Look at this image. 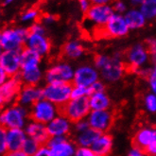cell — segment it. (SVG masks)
<instances>
[{
    "mask_svg": "<svg viewBox=\"0 0 156 156\" xmlns=\"http://www.w3.org/2000/svg\"><path fill=\"white\" fill-rule=\"evenodd\" d=\"M76 156H95V155L92 151H90L86 148H81V149L78 150Z\"/></svg>",
    "mask_w": 156,
    "mask_h": 156,
    "instance_id": "cell-41",
    "label": "cell"
},
{
    "mask_svg": "<svg viewBox=\"0 0 156 156\" xmlns=\"http://www.w3.org/2000/svg\"><path fill=\"white\" fill-rule=\"evenodd\" d=\"M114 14L113 7L110 5H92L85 13L87 19L98 25V27L105 26Z\"/></svg>",
    "mask_w": 156,
    "mask_h": 156,
    "instance_id": "cell-11",
    "label": "cell"
},
{
    "mask_svg": "<svg viewBox=\"0 0 156 156\" xmlns=\"http://www.w3.org/2000/svg\"><path fill=\"white\" fill-rule=\"evenodd\" d=\"M34 156H52L51 151L48 147H42V148L34 154Z\"/></svg>",
    "mask_w": 156,
    "mask_h": 156,
    "instance_id": "cell-40",
    "label": "cell"
},
{
    "mask_svg": "<svg viewBox=\"0 0 156 156\" xmlns=\"http://www.w3.org/2000/svg\"><path fill=\"white\" fill-rule=\"evenodd\" d=\"M112 7H113L115 13H117V14H123V13H126L127 12V6L122 0H115Z\"/></svg>",
    "mask_w": 156,
    "mask_h": 156,
    "instance_id": "cell-33",
    "label": "cell"
},
{
    "mask_svg": "<svg viewBox=\"0 0 156 156\" xmlns=\"http://www.w3.org/2000/svg\"><path fill=\"white\" fill-rule=\"evenodd\" d=\"M57 20V17L55 16V15H51V14H45L44 16V23H47V24H49V23H52L54 21H56Z\"/></svg>",
    "mask_w": 156,
    "mask_h": 156,
    "instance_id": "cell-45",
    "label": "cell"
},
{
    "mask_svg": "<svg viewBox=\"0 0 156 156\" xmlns=\"http://www.w3.org/2000/svg\"><path fill=\"white\" fill-rule=\"evenodd\" d=\"M101 135H102L101 132L92 129V128H88L85 131L80 132V134L77 138L76 143L82 147L92 146Z\"/></svg>",
    "mask_w": 156,
    "mask_h": 156,
    "instance_id": "cell-25",
    "label": "cell"
},
{
    "mask_svg": "<svg viewBox=\"0 0 156 156\" xmlns=\"http://www.w3.org/2000/svg\"><path fill=\"white\" fill-rule=\"evenodd\" d=\"M27 137L25 131L22 129H9L7 131L8 151H21Z\"/></svg>",
    "mask_w": 156,
    "mask_h": 156,
    "instance_id": "cell-19",
    "label": "cell"
},
{
    "mask_svg": "<svg viewBox=\"0 0 156 156\" xmlns=\"http://www.w3.org/2000/svg\"><path fill=\"white\" fill-rule=\"evenodd\" d=\"M113 137L110 134L101 135L92 145V151L98 156H109L112 151Z\"/></svg>",
    "mask_w": 156,
    "mask_h": 156,
    "instance_id": "cell-21",
    "label": "cell"
},
{
    "mask_svg": "<svg viewBox=\"0 0 156 156\" xmlns=\"http://www.w3.org/2000/svg\"><path fill=\"white\" fill-rule=\"evenodd\" d=\"M29 30H7L1 33V44L4 50H19L25 47L29 37Z\"/></svg>",
    "mask_w": 156,
    "mask_h": 156,
    "instance_id": "cell-6",
    "label": "cell"
},
{
    "mask_svg": "<svg viewBox=\"0 0 156 156\" xmlns=\"http://www.w3.org/2000/svg\"><path fill=\"white\" fill-rule=\"evenodd\" d=\"M129 156H144V154H142L141 152H139V151H137L133 150V151H132L129 153Z\"/></svg>",
    "mask_w": 156,
    "mask_h": 156,
    "instance_id": "cell-48",
    "label": "cell"
},
{
    "mask_svg": "<svg viewBox=\"0 0 156 156\" xmlns=\"http://www.w3.org/2000/svg\"><path fill=\"white\" fill-rule=\"evenodd\" d=\"M24 83L18 74L15 77L10 78L5 83L0 85V107L16 100Z\"/></svg>",
    "mask_w": 156,
    "mask_h": 156,
    "instance_id": "cell-9",
    "label": "cell"
},
{
    "mask_svg": "<svg viewBox=\"0 0 156 156\" xmlns=\"http://www.w3.org/2000/svg\"><path fill=\"white\" fill-rule=\"evenodd\" d=\"M125 20L129 26L130 30H137L141 29L146 24L147 19L143 13L140 12V10H136V9H133V10L127 11L124 14Z\"/></svg>",
    "mask_w": 156,
    "mask_h": 156,
    "instance_id": "cell-24",
    "label": "cell"
},
{
    "mask_svg": "<svg viewBox=\"0 0 156 156\" xmlns=\"http://www.w3.org/2000/svg\"><path fill=\"white\" fill-rule=\"evenodd\" d=\"M56 106L57 114L63 118H66L72 123H78L82 120L90 111V98L87 96L71 98L66 102Z\"/></svg>",
    "mask_w": 156,
    "mask_h": 156,
    "instance_id": "cell-1",
    "label": "cell"
},
{
    "mask_svg": "<svg viewBox=\"0 0 156 156\" xmlns=\"http://www.w3.org/2000/svg\"><path fill=\"white\" fill-rule=\"evenodd\" d=\"M2 49H3V48H2V44H1V34H0V55L2 54Z\"/></svg>",
    "mask_w": 156,
    "mask_h": 156,
    "instance_id": "cell-49",
    "label": "cell"
},
{
    "mask_svg": "<svg viewBox=\"0 0 156 156\" xmlns=\"http://www.w3.org/2000/svg\"><path fill=\"white\" fill-rule=\"evenodd\" d=\"M114 0H90L92 5H109L110 2Z\"/></svg>",
    "mask_w": 156,
    "mask_h": 156,
    "instance_id": "cell-44",
    "label": "cell"
},
{
    "mask_svg": "<svg viewBox=\"0 0 156 156\" xmlns=\"http://www.w3.org/2000/svg\"><path fill=\"white\" fill-rule=\"evenodd\" d=\"M26 47L43 56V55H45L49 52L51 44L50 41L44 35L30 33L29 37H27Z\"/></svg>",
    "mask_w": 156,
    "mask_h": 156,
    "instance_id": "cell-16",
    "label": "cell"
},
{
    "mask_svg": "<svg viewBox=\"0 0 156 156\" xmlns=\"http://www.w3.org/2000/svg\"><path fill=\"white\" fill-rule=\"evenodd\" d=\"M84 96H87V87L76 86L71 93V98H78Z\"/></svg>",
    "mask_w": 156,
    "mask_h": 156,
    "instance_id": "cell-34",
    "label": "cell"
},
{
    "mask_svg": "<svg viewBox=\"0 0 156 156\" xmlns=\"http://www.w3.org/2000/svg\"><path fill=\"white\" fill-rule=\"evenodd\" d=\"M13 0H6L5 1V4H9V3H11V2H12Z\"/></svg>",
    "mask_w": 156,
    "mask_h": 156,
    "instance_id": "cell-50",
    "label": "cell"
},
{
    "mask_svg": "<svg viewBox=\"0 0 156 156\" xmlns=\"http://www.w3.org/2000/svg\"><path fill=\"white\" fill-rule=\"evenodd\" d=\"M48 131L52 137L62 136L66 134H69L70 127L66 119L63 117H56L52 121H50L48 125Z\"/></svg>",
    "mask_w": 156,
    "mask_h": 156,
    "instance_id": "cell-22",
    "label": "cell"
},
{
    "mask_svg": "<svg viewBox=\"0 0 156 156\" xmlns=\"http://www.w3.org/2000/svg\"><path fill=\"white\" fill-rule=\"evenodd\" d=\"M95 66L101 71L103 77L108 80H117L124 74L121 53L113 57L96 54L94 56Z\"/></svg>",
    "mask_w": 156,
    "mask_h": 156,
    "instance_id": "cell-2",
    "label": "cell"
},
{
    "mask_svg": "<svg viewBox=\"0 0 156 156\" xmlns=\"http://www.w3.org/2000/svg\"><path fill=\"white\" fill-rule=\"evenodd\" d=\"M7 129L0 126V156H4L8 151L7 148Z\"/></svg>",
    "mask_w": 156,
    "mask_h": 156,
    "instance_id": "cell-31",
    "label": "cell"
},
{
    "mask_svg": "<svg viewBox=\"0 0 156 156\" xmlns=\"http://www.w3.org/2000/svg\"><path fill=\"white\" fill-rule=\"evenodd\" d=\"M29 117V111L24 106L13 104L0 113V126L9 129H22Z\"/></svg>",
    "mask_w": 156,
    "mask_h": 156,
    "instance_id": "cell-5",
    "label": "cell"
},
{
    "mask_svg": "<svg viewBox=\"0 0 156 156\" xmlns=\"http://www.w3.org/2000/svg\"><path fill=\"white\" fill-rule=\"evenodd\" d=\"M48 147L51 151L52 156H71L74 152L72 145L62 136L52 137Z\"/></svg>",
    "mask_w": 156,
    "mask_h": 156,
    "instance_id": "cell-17",
    "label": "cell"
},
{
    "mask_svg": "<svg viewBox=\"0 0 156 156\" xmlns=\"http://www.w3.org/2000/svg\"><path fill=\"white\" fill-rule=\"evenodd\" d=\"M140 12L143 13L147 20H152L156 18V0H150L139 7Z\"/></svg>",
    "mask_w": 156,
    "mask_h": 156,
    "instance_id": "cell-28",
    "label": "cell"
},
{
    "mask_svg": "<svg viewBox=\"0 0 156 156\" xmlns=\"http://www.w3.org/2000/svg\"><path fill=\"white\" fill-rule=\"evenodd\" d=\"M20 57H21V71H25V70H30L38 67L42 56L27 47H25L21 50Z\"/></svg>",
    "mask_w": 156,
    "mask_h": 156,
    "instance_id": "cell-20",
    "label": "cell"
},
{
    "mask_svg": "<svg viewBox=\"0 0 156 156\" xmlns=\"http://www.w3.org/2000/svg\"><path fill=\"white\" fill-rule=\"evenodd\" d=\"M96 156H98V155H96Z\"/></svg>",
    "mask_w": 156,
    "mask_h": 156,
    "instance_id": "cell-51",
    "label": "cell"
},
{
    "mask_svg": "<svg viewBox=\"0 0 156 156\" xmlns=\"http://www.w3.org/2000/svg\"><path fill=\"white\" fill-rule=\"evenodd\" d=\"M95 37L97 39H113L126 36L130 30L124 15L115 13L103 27H97Z\"/></svg>",
    "mask_w": 156,
    "mask_h": 156,
    "instance_id": "cell-3",
    "label": "cell"
},
{
    "mask_svg": "<svg viewBox=\"0 0 156 156\" xmlns=\"http://www.w3.org/2000/svg\"><path fill=\"white\" fill-rule=\"evenodd\" d=\"M105 90V85L100 81H96L91 86L87 87V96H93L95 94L103 93Z\"/></svg>",
    "mask_w": 156,
    "mask_h": 156,
    "instance_id": "cell-32",
    "label": "cell"
},
{
    "mask_svg": "<svg viewBox=\"0 0 156 156\" xmlns=\"http://www.w3.org/2000/svg\"><path fill=\"white\" fill-rule=\"evenodd\" d=\"M37 11L36 10H33V9H31V10H29L26 13L23 14L22 16V20L23 21H27V20H32L34 19V18L37 17Z\"/></svg>",
    "mask_w": 156,
    "mask_h": 156,
    "instance_id": "cell-38",
    "label": "cell"
},
{
    "mask_svg": "<svg viewBox=\"0 0 156 156\" xmlns=\"http://www.w3.org/2000/svg\"><path fill=\"white\" fill-rule=\"evenodd\" d=\"M19 76L24 84L37 86L39 81L42 79V73L39 67H36V68L30 69V70L20 71Z\"/></svg>",
    "mask_w": 156,
    "mask_h": 156,
    "instance_id": "cell-26",
    "label": "cell"
},
{
    "mask_svg": "<svg viewBox=\"0 0 156 156\" xmlns=\"http://www.w3.org/2000/svg\"><path fill=\"white\" fill-rule=\"evenodd\" d=\"M146 155L148 156H156V129L154 132V137L151 143V145L149 146L148 150H147Z\"/></svg>",
    "mask_w": 156,
    "mask_h": 156,
    "instance_id": "cell-36",
    "label": "cell"
},
{
    "mask_svg": "<svg viewBox=\"0 0 156 156\" xmlns=\"http://www.w3.org/2000/svg\"><path fill=\"white\" fill-rule=\"evenodd\" d=\"M73 71L67 65H59L49 68L45 73V80L48 83H61L70 81Z\"/></svg>",
    "mask_w": 156,
    "mask_h": 156,
    "instance_id": "cell-15",
    "label": "cell"
},
{
    "mask_svg": "<svg viewBox=\"0 0 156 156\" xmlns=\"http://www.w3.org/2000/svg\"><path fill=\"white\" fill-rule=\"evenodd\" d=\"M4 156H27V155L24 153L22 151H7Z\"/></svg>",
    "mask_w": 156,
    "mask_h": 156,
    "instance_id": "cell-46",
    "label": "cell"
},
{
    "mask_svg": "<svg viewBox=\"0 0 156 156\" xmlns=\"http://www.w3.org/2000/svg\"><path fill=\"white\" fill-rule=\"evenodd\" d=\"M117 115V110H113V111H94L89 118L90 128L101 133H109L115 124Z\"/></svg>",
    "mask_w": 156,
    "mask_h": 156,
    "instance_id": "cell-7",
    "label": "cell"
},
{
    "mask_svg": "<svg viewBox=\"0 0 156 156\" xmlns=\"http://www.w3.org/2000/svg\"><path fill=\"white\" fill-rule=\"evenodd\" d=\"M42 147L33 139L30 138V137H27V139L22 147V151L26 153L27 156H34V154L37 152Z\"/></svg>",
    "mask_w": 156,
    "mask_h": 156,
    "instance_id": "cell-29",
    "label": "cell"
},
{
    "mask_svg": "<svg viewBox=\"0 0 156 156\" xmlns=\"http://www.w3.org/2000/svg\"><path fill=\"white\" fill-rule=\"evenodd\" d=\"M156 129V126H153L152 129L149 128H142V129L137 131L132 138V146L133 148L141 152L142 154L146 155L147 150L149 146L151 145L153 137H154V132Z\"/></svg>",
    "mask_w": 156,
    "mask_h": 156,
    "instance_id": "cell-13",
    "label": "cell"
},
{
    "mask_svg": "<svg viewBox=\"0 0 156 156\" xmlns=\"http://www.w3.org/2000/svg\"><path fill=\"white\" fill-rule=\"evenodd\" d=\"M25 133L27 137L36 141L41 147H48V144L52 138L47 127L44 124L34 121H31L27 125Z\"/></svg>",
    "mask_w": 156,
    "mask_h": 156,
    "instance_id": "cell-12",
    "label": "cell"
},
{
    "mask_svg": "<svg viewBox=\"0 0 156 156\" xmlns=\"http://www.w3.org/2000/svg\"><path fill=\"white\" fill-rule=\"evenodd\" d=\"M43 99V90L37 86L24 84L16 98L17 104L21 106H32L39 100Z\"/></svg>",
    "mask_w": 156,
    "mask_h": 156,
    "instance_id": "cell-14",
    "label": "cell"
},
{
    "mask_svg": "<svg viewBox=\"0 0 156 156\" xmlns=\"http://www.w3.org/2000/svg\"><path fill=\"white\" fill-rule=\"evenodd\" d=\"M110 105L111 100L103 93L95 94L90 98V107L94 111H104Z\"/></svg>",
    "mask_w": 156,
    "mask_h": 156,
    "instance_id": "cell-27",
    "label": "cell"
},
{
    "mask_svg": "<svg viewBox=\"0 0 156 156\" xmlns=\"http://www.w3.org/2000/svg\"><path fill=\"white\" fill-rule=\"evenodd\" d=\"M150 81H151V85L152 90L154 91V93L156 94V63H155L154 69L152 70V74H151Z\"/></svg>",
    "mask_w": 156,
    "mask_h": 156,
    "instance_id": "cell-42",
    "label": "cell"
},
{
    "mask_svg": "<svg viewBox=\"0 0 156 156\" xmlns=\"http://www.w3.org/2000/svg\"><path fill=\"white\" fill-rule=\"evenodd\" d=\"M56 112V106L45 99H41L31 106L30 111H29V117L31 121L45 124L49 123L54 119Z\"/></svg>",
    "mask_w": 156,
    "mask_h": 156,
    "instance_id": "cell-8",
    "label": "cell"
},
{
    "mask_svg": "<svg viewBox=\"0 0 156 156\" xmlns=\"http://www.w3.org/2000/svg\"><path fill=\"white\" fill-rule=\"evenodd\" d=\"M10 79L9 78V76L7 75V73L5 72V70L1 67V66H0V85H2L3 83H5V82Z\"/></svg>",
    "mask_w": 156,
    "mask_h": 156,
    "instance_id": "cell-43",
    "label": "cell"
},
{
    "mask_svg": "<svg viewBox=\"0 0 156 156\" xmlns=\"http://www.w3.org/2000/svg\"><path fill=\"white\" fill-rule=\"evenodd\" d=\"M75 87L76 85L73 80L61 83H48L42 89L43 98L55 105L65 103L71 98V93Z\"/></svg>",
    "mask_w": 156,
    "mask_h": 156,
    "instance_id": "cell-4",
    "label": "cell"
},
{
    "mask_svg": "<svg viewBox=\"0 0 156 156\" xmlns=\"http://www.w3.org/2000/svg\"><path fill=\"white\" fill-rule=\"evenodd\" d=\"M84 52V48L78 41H69L62 45L61 54L62 57L67 59H77Z\"/></svg>",
    "mask_w": 156,
    "mask_h": 156,
    "instance_id": "cell-23",
    "label": "cell"
},
{
    "mask_svg": "<svg viewBox=\"0 0 156 156\" xmlns=\"http://www.w3.org/2000/svg\"><path fill=\"white\" fill-rule=\"evenodd\" d=\"M79 5L80 8V11L83 13H86L92 6L90 0H79Z\"/></svg>",
    "mask_w": 156,
    "mask_h": 156,
    "instance_id": "cell-39",
    "label": "cell"
},
{
    "mask_svg": "<svg viewBox=\"0 0 156 156\" xmlns=\"http://www.w3.org/2000/svg\"><path fill=\"white\" fill-rule=\"evenodd\" d=\"M21 51L4 50L0 55V66L5 70L9 78L17 76L21 71Z\"/></svg>",
    "mask_w": 156,
    "mask_h": 156,
    "instance_id": "cell-10",
    "label": "cell"
},
{
    "mask_svg": "<svg viewBox=\"0 0 156 156\" xmlns=\"http://www.w3.org/2000/svg\"><path fill=\"white\" fill-rule=\"evenodd\" d=\"M146 105L151 112H156V97L149 95L146 98Z\"/></svg>",
    "mask_w": 156,
    "mask_h": 156,
    "instance_id": "cell-35",
    "label": "cell"
},
{
    "mask_svg": "<svg viewBox=\"0 0 156 156\" xmlns=\"http://www.w3.org/2000/svg\"><path fill=\"white\" fill-rule=\"evenodd\" d=\"M144 45L146 48L147 52H148L151 62L156 63V39L155 38L146 39L144 42Z\"/></svg>",
    "mask_w": 156,
    "mask_h": 156,
    "instance_id": "cell-30",
    "label": "cell"
},
{
    "mask_svg": "<svg viewBox=\"0 0 156 156\" xmlns=\"http://www.w3.org/2000/svg\"><path fill=\"white\" fill-rule=\"evenodd\" d=\"M98 73L89 66H82L79 68L74 75V83L76 86L89 87L97 81Z\"/></svg>",
    "mask_w": 156,
    "mask_h": 156,
    "instance_id": "cell-18",
    "label": "cell"
},
{
    "mask_svg": "<svg viewBox=\"0 0 156 156\" xmlns=\"http://www.w3.org/2000/svg\"><path fill=\"white\" fill-rule=\"evenodd\" d=\"M147 1H150V0H130V2L133 6H141Z\"/></svg>",
    "mask_w": 156,
    "mask_h": 156,
    "instance_id": "cell-47",
    "label": "cell"
},
{
    "mask_svg": "<svg viewBox=\"0 0 156 156\" xmlns=\"http://www.w3.org/2000/svg\"><path fill=\"white\" fill-rule=\"evenodd\" d=\"M29 33H34V34H41L44 35V29L40 24H34L30 27H29Z\"/></svg>",
    "mask_w": 156,
    "mask_h": 156,
    "instance_id": "cell-37",
    "label": "cell"
}]
</instances>
